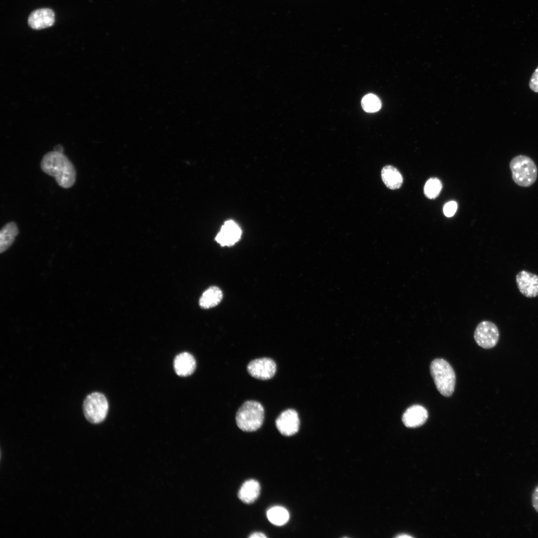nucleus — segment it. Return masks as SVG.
<instances>
[{"label": "nucleus", "instance_id": "nucleus-14", "mask_svg": "<svg viewBox=\"0 0 538 538\" xmlns=\"http://www.w3.org/2000/svg\"><path fill=\"white\" fill-rule=\"evenodd\" d=\"M260 492L259 483L256 480L250 479L245 481L241 487L238 497L242 502L250 504L258 498Z\"/></svg>", "mask_w": 538, "mask_h": 538}, {"label": "nucleus", "instance_id": "nucleus-24", "mask_svg": "<svg viewBox=\"0 0 538 538\" xmlns=\"http://www.w3.org/2000/svg\"><path fill=\"white\" fill-rule=\"evenodd\" d=\"M249 538H267V536L263 533L257 532V533H255L252 534L251 536H250Z\"/></svg>", "mask_w": 538, "mask_h": 538}, {"label": "nucleus", "instance_id": "nucleus-17", "mask_svg": "<svg viewBox=\"0 0 538 538\" xmlns=\"http://www.w3.org/2000/svg\"><path fill=\"white\" fill-rule=\"evenodd\" d=\"M18 233V228L13 222L7 223L1 228L0 232V253L5 251L12 245Z\"/></svg>", "mask_w": 538, "mask_h": 538}, {"label": "nucleus", "instance_id": "nucleus-18", "mask_svg": "<svg viewBox=\"0 0 538 538\" xmlns=\"http://www.w3.org/2000/svg\"><path fill=\"white\" fill-rule=\"evenodd\" d=\"M267 516L269 521L276 526H282L289 520V515L287 510L280 506H275L268 510Z\"/></svg>", "mask_w": 538, "mask_h": 538}, {"label": "nucleus", "instance_id": "nucleus-13", "mask_svg": "<svg viewBox=\"0 0 538 538\" xmlns=\"http://www.w3.org/2000/svg\"><path fill=\"white\" fill-rule=\"evenodd\" d=\"M173 366L175 372L178 376L186 377L194 372L196 363L194 357L191 354L183 352L175 357Z\"/></svg>", "mask_w": 538, "mask_h": 538}, {"label": "nucleus", "instance_id": "nucleus-1", "mask_svg": "<svg viewBox=\"0 0 538 538\" xmlns=\"http://www.w3.org/2000/svg\"><path fill=\"white\" fill-rule=\"evenodd\" d=\"M40 166L44 173L53 177L58 184L63 188H70L75 183V169L63 153L54 150L47 152L43 156Z\"/></svg>", "mask_w": 538, "mask_h": 538}, {"label": "nucleus", "instance_id": "nucleus-7", "mask_svg": "<svg viewBox=\"0 0 538 538\" xmlns=\"http://www.w3.org/2000/svg\"><path fill=\"white\" fill-rule=\"evenodd\" d=\"M247 371L253 377L262 380L272 378L276 371L275 362L269 358H258L251 361L247 366Z\"/></svg>", "mask_w": 538, "mask_h": 538}, {"label": "nucleus", "instance_id": "nucleus-22", "mask_svg": "<svg viewBox=\"0 0 538 538\" xmlns=\"http://www.w3.org/2000/svg\"><path fill=\"white\" fill-rule=\"evenodd\" d=\"M529 86L532 90L538 93V67L532 75L529 82Z\"/></svg>", "mask_w": 538, "mask_h": 538}, {"label": "nucleus", "instance_id": "nucleus-4", "mask_svg": "<svg viewBox=\"0 0 538 538\" xmlns=\"http://www.w3.org/2000/svg\"><path fill=\"white\" fill-rule=\"evenodd\" d=\"M512 179L522 187H529L536 181L538 169L534 161L529 156L519 155L514 157L510 163Z\"/></svg>", "mask_w": 538, "mask_h": 538}, {"label": "nucleus", "instance_id": "nucleus-9", "mask_svg": "<svg viewBox=\"0 0 538 538\" xmlns=\"http://www.w3.org/2000/svg\"><path fill=\"white\" fill-rule=\"evenodd\" d=\"M516 281L520 292L527 297L538 295V276L525 270L516 275Z\"/></svg>", "mask_w": 538, "mask_h": 538}, {"label": "nucleus", "instance_id": "nucleus-10", "mask_svg": "<svg viewBox=\"0 0 538 538\" xmlns=\"http://www.w3.org/2000/svg\"><path fill=\"white\" fill-rule=\"evenodd\" d=\"M242 231L234 221L229 220L225 222L215 240L222 246H231L240 239Z\"/></svg>", "mask_w": 538, "mask_h": 538}, {"label": "nucleus", "instance_id": "nucleus-21", "mask_svg": "<svg viewBox=\"0 0 538 538\" xmlns=\"http://www.w3.org/2000/svg\"><path fill=\"white\" fill-rule=\"evenodd\" d=\"M457 209V203L454 201H451L446 203L444 206L443 213L445 216L451 217L454 215Z\"/></svg>", "mask_w": 538, "mask_h": 538}, {"label": "nucleus", "instance_id": "nucleus-15", "mask_svg": "<svg viewBox=\"0 0 538 538\" xmlns=\"http://www.w3.org/2000/svg\"><path fill=\"white\" fill-rule=\"evenodd\" d=\"M381 177L385 185L392 190L400 188L403 182L400 172L392 165H386L382 168Z\"/></svg>", "mask_w": 538, "mask_h": 538}, {"label": "nucleus", "instance_id": "nucleus-11", "mask_svg": "<svg viewBox=\"0 0 538 538\" xmlns=\"http://www.w3.org/2000/svg\"><path fill=\"white\" fill-rule=\"evenodd\" d=\"M428 413L427 409L419 404H413L408 407L403 413L402 421L409 428L422 425L427 420Z\"/></svg>", "mask_w": 538, "mask_h": 538}, {"label": "nucleus", "instance_id": "nucleus-23", "mask_svg": "<svg viewBox=\"0 0 538 538\" xmlns=\"http://www.w3.org/2000/svg\"><path fill=\"white\" fill-rule=\"evenodd\" d=\"M532 502L534 508L538 513V485L536 487L533 493Z\"/></svg>", "mask_w": 538, "mask_h": 538}, {"label": "nucleus", "instance_id": "nucleus-5", "mask_svg": "<svg viewBox=\"0 0 538 538\" xmlns=\"http://www.w3.org/2000/svg\"><path fill=\"white\" fill-rule=\"evenodd\" d=\"M83 409L88 421L92 423H99L103 421L107 415L108 402L104 395L94 392L86 397Z\"/></svg>", "mask_w": 538, "mask_h": 538}, {"label": "nucleus", "instance_id": "nucleus-6", "mask_svg": "<svg viewBox=\"0 0 538 538\" xmlns=\"http://www.w3.org/2000/svg\"><path fill=\"white\" fill-rule=\"evenodd\" d=\"M476 343L484 349L495 347L499 340V332L497 326L489 321H483L477 326L474 333Z\"/></svg>", "mask_w": 538, "mask_h": 538}, {"label": "nucleus", "instance_id": "nucleus-12", "mask_svg": "<svg viewBox=\"0 0 538 538\" xmlns=\"http://www.w3.org/2000/svg\"><path fill=\"white\" fill-rule=\"evenodd\" d=\"M55 21L54 11L48 8L38 9L32 11L28 18L29 26L39 30L51 26Z\"/></svg>", "mask_w": 538, "mask_h": 538}, {"label": "nucleus", "instance_id": "nucleus-26", "mask_svg": "<svg viewBox=\"0 0 538 538\" xmlns=\"http://www.w3.org/2000/svg\"><path fill=\"white\" fill-rule=\"evenodd\" d=\"M397 537V538H404V537H405V538H407V537L410 538V537H411L409 536V535H406L405 534H403V535H401L400 536H398Z\"/></svg>", "mask_w": 538, "mask_h": 538}, {"label": "nucleus", "instance_id": "nucleus-16", "mask_svg": "<svg viewBox=\"0 0 538 538\" xmlns=\"http://www.w3.org/2000/svg\"><path fill=\"white\" fill-rule=\"evenodd\" d=\"M223 298L222 290L217 286L209 287L202 294L199 299V305L204 309H209L217 306Z\"/></svg>", "mask_w": 538, "mask_h": 538}, {"label": "nucleus", "instance_id": "nucleus-8", "mask_svg": "<svg viewBox=\"0 0 538 538\" xmlns=\"http://www.w3.org/2000/svg\"><path fill=\"white\" fill-rule=\"evenodd\" d=\"M299 418L296 410L287 409L282 411L275 420V425L279 432L290 436L296 434L299 427Z\"/></svg>", "mask_w": 538, "mask_h": 538}, {"label": "nucleus", "instance_id": "nucleus-3", "mask_svg": "<svg viewBox=\"0 0 538 538\" xmlns=\"http://www.w3.org/2000/svg\"><path fill=\"white\" fill-rule=\"evenodd\" d=\"M264 419V409L258 402L247 401L238 409L236 421L238 427L244 431L252 432L262 425Z\"/></svg>", "mask_w": 538, "mask_h": 538}, {"label": "nucleus", "instance_id": "nucleus-19", "mask_svg": "<svg viewBox=\"0 0 538 538\" xmlns=\"http://www.w3.org/2000/svg\"><path fill=\"white\" fill-rule=\"evenodd\" d=\"M442 188V183L439 179L430 178L424 185V194L427 198L434 199L439 195Z\"/></svg>", "mask_w": 538, "mask_h": 538}, {"label": "nucleus", "instance_id": "nucleus-25", "mask_svg": "<svg viewBox=\"0 0 538 538\" xmlns=\"http://www.w3.org/2000/svg\"><path fill=\"white\" fill-rule=\"evenodd\" d=\"M54 150L55 151H57V152L63 153V146L60 144H58V145H56L54 147Z\"/></svg>", "mask_w": 538, "mask_h": 538}, {"label": "nucleus", "instance_id": "nucleus-20", "mask_svg": "<svg viewBox=\"0 0 538 538\" xmlns=\"http://www.w3.org/2000/svg\"><path fill=\"white\" fill-rule=\"evenodd\" d=\"M363 109L367 112L374 113L379 111L381 107V102L379 98L372 94L365 96L361 102Z\"/></svg>", "mask_w": 538, "mask_h": 538}, {"label": "nucleus", "instance_id": "nucleus-2", "mask_svg": "<svg viewBox=\"0 0 538 538\" xmlns=\"http://www.w3.org/2000/svg\"><path fill=\"white\" fill-rule=\"evenodd\" d=\"M430 372L439 392L446 397L451 396L455 389L456 376L450 364L443 359H435L430 364Z\"/></svg>", "mask_w": 538, "mask_h": 538}]
</instances>
